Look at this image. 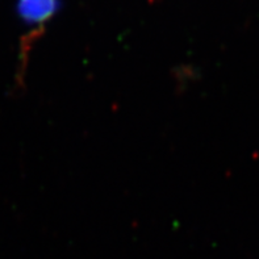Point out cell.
I'll return each mask as SVG.
<instances>
[{"label": "cell", "instance_id": "6da1fadb", "mask_svg": "<svg viewBox=\"0 0 259 259\" xmlns=\"http://www.w3.org/2000/svg\"><path fill=\"white\" fill-rule=\"evenodd\" d=\"M59 6V0H19L17 11L26 25L38 29L58 12Z\"/></svg>", "mask_w": 259, "mask_h": 259}]
</instances>
